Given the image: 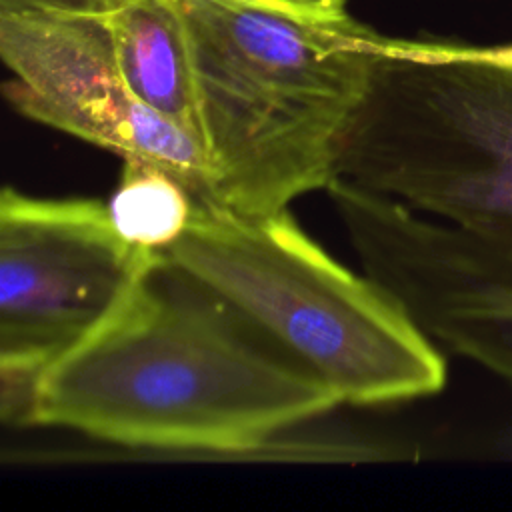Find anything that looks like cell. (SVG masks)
Returning a JSON list of instances; mask_svg holds the SVG:
<instances>
[{
    "label": "cell",
    "mask_w": 512,
    "mask_h": 512,
    "mask_svg": "<svg viewBox=\"0 0 512 512\" xmlns=\"http://www.w3.org/2000/svg\"><path fill=\"white\" fill-rule=\"evenodd\" d=\"M4 96L22 116L124 158L156 162L212 198L202 144L146 106L124 80L102 12L0 10Z\"/></svg>",
    "instance_id": "cell-5"
},
{
    "label": "cell",
    "mask_w": 512,
    "mask_h": 512,
    "mask_svg": "<svg viewBox=\"0 0 512 512\" xmlns=\"http://www.w3.org/2000/svg\"><path fill=\"white\" fill-rule=\"evenodd\" d=\"M162 256L266 332L340 404H390L444 388L446 362L434 340L288 210L248 216L196 198L188 230Z\"/></svg>",
    "instance_id": "cell-3"
},
{
    "label": "cell",
    "mask_w": 512,
    "mask_h": 512,
    "mask_svg": "<svg viewBox=\"0 0 512 512\" xmlns=\"http://www.w3.org/2000/svg\"><path fill=\"white\" fill-rule=\"evenodd\" d=\"M338 404L266 332L154 254L110 312L46 364L28 426L156 456L378 460L372 444L282 438Z\"/></svg>",
    "instance_id": "cell-1"
},
{
    "label": "cell",
    "mask_w": 512,
    "mask_h": 512,
    "mask_svg": "<svg viewBox=\"0 0 512 512\" xmlns=\"http://www.w3.org/2000/svg\"><path fill=\"white\" fill-rule=\"evenodd\" d=\"M116 2L118 0H72L76 10H90V12H104Z\"/></svg>",
    "instance_id": "cell-13"
},
{
    "label": "cell",
    "mask_w": 512,
    "mask_h": 512,
    "mask_svg": "<svg viewBox=\"0 0 512 512\" xmlns=\"http://www.w3.org/2000/svg\"><path fill=\"white\" fill-rule=\"evenodd\" d=\"M360 260L430 340L512 382V262L414 210L380 222Z\"/></svg>",
    "instance_id": "cell-7"
},
{
    "label": "cell",
    "mask_w": 512,
    "mask_h": 512,
    "mask_svg": "<svg viewBox=\"0 0 512 512\" xmlns=\"http://www.w3.org/2000/svg\"><path fill=\"white\" fill-rule=\"evenodd\" d=\"M102 16L132 92L202 144L192 62L176 2L118 0Z\"/></svg>",
    "instance_id": "cell-8"
},
{
    "label": "cell",
    "mask_w": 512,
    "mask_h": 512,
    "mask_svg": "<svg viewBox=\"0 0 512 512\" xmlns=\"http://www.w3.org/2000/svg\"><path fill=\"white\" fill-rule=\"evenodd\" d=\"M182 16L212 200L268 216L326 190L368 88L378 36L304 24L222 0H174Z\"/></svg>",
    "instance_id": "cell-2"
},
{
    "label": "cell",
    "mask_w": 512,
    "mask_h": 512,
    "mask_svg": "<svg viewBox=\"0 0 512 512\" xmlns=\"http://www.w3.org/2000/svg\"><path fill=\"white\" fill-rule=\"evenodd\" d=\"M240 6L258 8L290 20L312 26H322L342 32H358L366 26L360 24L350 12L346 0H222Z\"/></svg>",
    "instance_id": "cell-10"
},
{
    "label": "cell",
    "mask_w": 512,
    "mask_h": 512,
    "mask_svg": "<svg viewBox=\"0 0 512 512\" xmlns=\"http://www.w3.org/2000/svg\"><path fill=\"white\" fill-rule=\"evenodd\" d=\"M154 254L96 198L0 194V368L44 370L98 324Z\"/></svg>",
    "instance_id": "cell-6"
},
{
    "label": "cell",
    "mask_w": 512,
    "mask_h": 512,
    "mask_svg": "<svg viewBox=\"0 0 512 512\" xmlns=\"http://www.w3.org/2000/svg\"><path fill=\"white\" fill-rule=\"evenodd\" d=\"M464 52L480 58V60H488V62H496L502 66H512V44H504V46H466L462 44Z\"/></svg>",
    "instance_id": "cell-11"
},
{
    "label": "cell",
    "mask_w": 512,
    "mask_h": 512,
    "mask_svg": "<svg viewBox=\"0 0 512 512\" xmlns=\"http://www.w3.org/2000/svg\"><path fill=\"white\" fill-rule=\"evenodd\" d=\"M30 8L76 10L72 0H0V10H30Z\"/></svg>",
    "instance_id": "cell-12"
},
{
    "label": "cell",
    "mask_w": 512,
    "mask_h": 512,
    "mask_svg": "<svg viewBox=\"0 0 512 512\" xmlns=\"http://www.w3.org/2000/svg\"><path fill=\"white\" fill-rule=\"evenodd\" d=\"M336 178L430 212L512 262V66L378 36Z\"/></svg>",
    "instance_id": "cell-4"
},
{
    "label": "cell",
    "mask_w": 512,
    "mask_h": 512,
    "mask_svg": "<svg viewBox=\"0 0 512 512\" xmlns=\"http://www.w3.org/2000/svg\"><path fill=\"white\" fill-rule=\"evenodd\" d=\"M106 208L126 244L140 252L164 254L188 230L196 196L164 166L142 158H124Z\"/></svg>",
    "instance_id": "cell-9"
}]
</instances>
